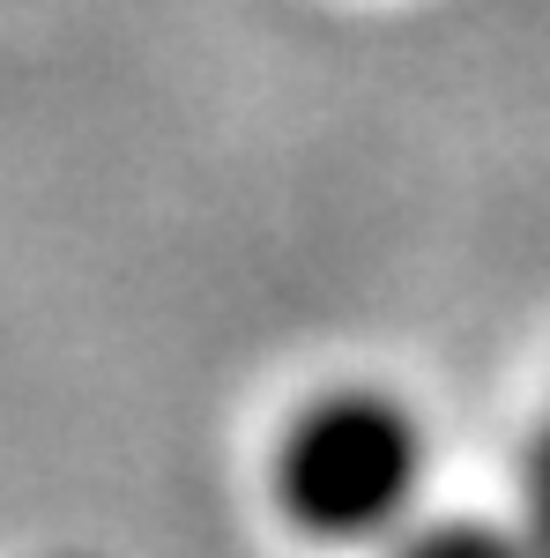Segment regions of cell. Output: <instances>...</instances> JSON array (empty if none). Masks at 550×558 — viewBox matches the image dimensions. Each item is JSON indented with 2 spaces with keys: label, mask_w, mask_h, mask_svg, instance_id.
I'll list each match as a JSON object with an SVG mask.
<instances>
[{
  "label": "cell",
  "mask_w": 550,
  "mask_h": 558,
  "mask_svg": "<svg viewBox=\"0 0 550 558\" xmlns=\"http://www.w3.org/2000/svg\"><path fill=\"white\" fill-rule=\"evenodd\" d=\"M276 507L313 544H372L424 484V432L380 387H328L276 439Z\"/></svg>",
  "instance_id": "1"
},
{
  "label": "cell",
  "mask_w": 550,
  "mask_h": 558,
  "mask_svg": "<svg viewBox=\"0 0 550 558\" xmlns=\"http://www.w3.org/2000/svg\"><path fill=\"white\" fill-rule=\"evenodd\" d=\"M387 558H550L528 521L521 529H491V521H424L410 536H394Z\"/></svg>",
  "instance_id": "2"
},
{
  "label": "cell",
  "mask_w": 550,
  "mask_h": 558,
  "mask_svg": "<svg viewBox=\"0 0 550 558\" xmlns=\"http://www.w3.org/2000/svg\"><path fill=\"white\" fill-rule=\"evenodd\" d=\"M521 499H528V536L550 551V425L536 432V447L521 462Z\"/></svg>",
  "instance_id": "3"
}]
</instances>
